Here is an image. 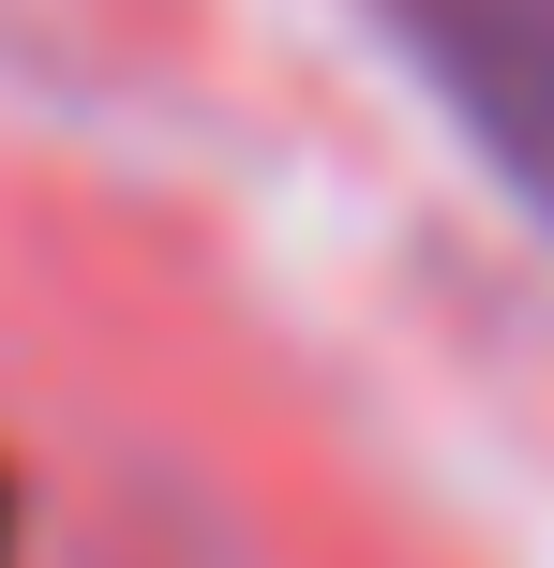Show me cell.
Masks as SVG:
<instances>
[{"label":"cell","instance_id":"obj_1","mask_svg":"<svg viewBox=\"0 0 554 568\" xmlns=\"http://www.w3.org/2000/svg\"><path fill=\"white\" fill-rule=\"evenodd\" d=\"M435 60V90L465 105V135L554 210V0H390Z\"/></svg>","mask_w":554,"mask_h":568}]
</instances>
